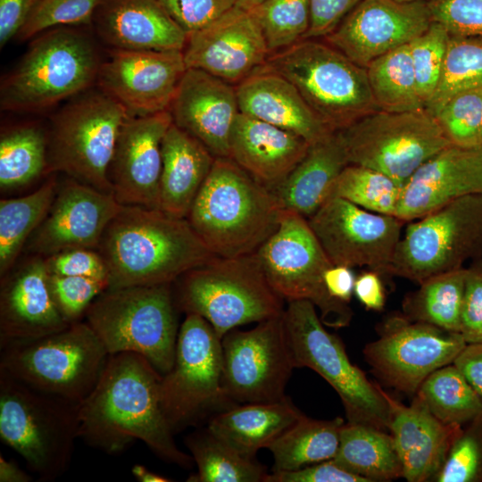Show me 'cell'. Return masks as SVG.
<instances>
[{
    "instance_id": "6da1fadb",
    "label": "cell",
    "mask_w": 482,
    "mask_h": 482,
    "mask_svg": "<svg viewBox=\"0 0 482 482\" xmlns=\"http://www.w3.org/2000/svg\"><path fill=\"white\" fill-rule=\"evenodd\" d=\"M161 378L142 355L111 354L97 384L79 403V438L109 454L140 440L162 460L191 468L192 456L178 447L163 413Z\"/></svg>"
},
{
    "instance_id": "7a4b0ae2",
    "label": "cell",
    "mask_w": 482,
    "mask_h": 482,
    "mask_svg": "<svg viewBox=\"0 0 482 482\" xmlns=\"http://www.w3.org/2000/svg\"><path fill=\"white\" fill-rule=\"evenodd\" d=\"M97 251L108 269V288L174 283L215 256L187 219L122 204Z\"/></svg>"
},
{
    "instance_id": "3957f363",
    "label": "cell",
    "mask_w": 482,
    "mask_h": 482,
    "mask_svg": "<svg viewBox=\"0 0 482 482\" xmlns=\"http://www.w3.org/2000/svg\"><path fill=\"white\" fill-rule=\"evenodd\" d=\"M281 209L273 193L230 158H215L187 217L218 257L254 253L277 229Z\"/></svg>"
},
{
    "instance_id": "277c9868",
    "label": "cell",
    "mask_w": 482,
    "mask_h": 482,
    "mask_svg": "<svg viewBox=\"0 0 482 482\" xmlns=\"http://www.w3.org/2000/svg\"><path fill=\"white\" fill-rule=\"evenodd\" d=\"M178 309L173 283L134 286L105 289L84 317L110 355L137 353L162 376L174 362Z\"/></svg>"
},
{
    "instance_id": "5b68a950",
    "label": "cell",
    "mask_w": 482,
    "mask_h": 482,
    "mask_svg": "<svg viewBox=\"0 0 482 482\" xmlns=\"http://www.w3.org/2000/svg\"><path fill=\"white\" fill-rule=\"evenodd\" d=\"M264 67L290 81L332 132L378 108L367 70L318 38H305L269 55Z\"/></svg>"
},
{
    "instance_id": "8992f818",
    "label": "cell",
    "mask_w": 482,
    "mask_h": 482,
    "mask_svg": "<svg viewBox=\"0 0 482 482\" xmlns=\"http://www.w3.org/2000/svg\"><path fill=\"white\" fill-rule=\"evenodd\" d=\"M102 62L89 36L61 26L36 36L1 84L2 110L33 112L78 96L96 81Z\"/></svg>"
},
{
    "instance_id": "52a82bcc",
    "label": "cell",
    "mask_w": 482,
    "mask_h": 482,
    "mask_svg": "<svg viewBox=\"0 0 482 482\" xmlns=\"http://www.w3.org/2000/svg\"><path fill=\"white\" fill-rule=\"evenodd\" d=\"M79 406L0 371V438L41 481L67 471L79 438Z\"/></svg>"
},
{
    "instance_id": "ba28073f",
    "label": "cell",
    "mask_w": 482,
    "mask_h": 482,
    "mask_svg": "<svg viewBox=\"0 0 482 482\" xmlns=\"http://www.w3.org/2000/svg\"><path fill=\"white\" fill-rule=\"evenodd\" d=\"M174 284L178 308L204 318L220 338L238 326L280 316L285 310L254 253L214 256Z\"/></svg>"
},
{
    "instance_id": "9c48e42d",
    "label": "cell",
    "mask_w": 482,
    "mask_h": 482,
    "mask_svg": "<svg viewBox=\"0 0 482 482\" xmlns=\"http://www.w3.org/2000/svg\"><path fill=\"white\" fill-rule=\"evenodd\" d=\"M0 350V371L46 394L79 404L97 384L110 356L85 320Z\"/></svg>"
},
{
    "instance_id": "30bf717a",
    "label": "cell",
    "mask_w": 482,
    "mask_h": 482,
    "mask_svg": "<svg viewBox=\"0 0 482 482\" xmlns=\"http://www.w3.org/2000/svg\"><path fill=\"white\" fill-rule=\"evenodd\" d=\"M283 320L295 368L312 369L334 388L348 422L389 432L390 408L384 390L351 362L343 342L325 328L314 304L288 302Z\"/></svg>"
},
{
    "instance_id": "8fae6325",
    "label": "cell",
    "mask_w": 482,
    "mask_h": 482,
    "mask_svg": "<svg viewBox=\"0 0 482 482\" xmlns=\"http://www.w3.org/2000/svg\"><path fill=\"white\" fill-rule=\"evenodd\" d=\"M128 116L125 108L101 89L79 94L52 117L46 173L62 172L112 193L109 168Z\"/></svg>"
},
{
    "instance_id": "7c38bea8",
    "label": "cell",
    "mask_w": 482,
    "mask_h": 482,
    "mask_svg": "<svg viewBox=\"0 0 482 482\" xmlns=\"http://www.w3.org/2000/svg\"><path fill=\"white\" fill-rule=\"evenodd\" d=\"M480 259L482 194H476L412 220L397 244L388 275L420 284Z\"/></svg>"
},
{
    "instance_id": "4fadbf2b",
    "label": "cell",
    "mask_w": 482,
    "mask_h": 482,
    "mask_svg": "<svg viewBox=\"0 0 482 482\" xmlns=\"http://www.w3.org/2000/svg\"><path fill=\"white\" fill-rule=\"evenodd\" d=\"M254 254L269 284L283 300L310 301L327 327L350 324L353 312L348 303L331 297L325 287L323 274L333 264L306 218L281 210L277 229Z\"/></svg>"
},
{
    "instance_id": "5bb4252c",
    "label": "cell",
    "mask_w": 482,
    "mask_h": 482,
    "mask_svg": "<svg viewBox=\"0 0 482 482\" xmlns=\"http://www.w3.org/2000/svg\"><path fill=\"white\" fill-rule=\"evenodd\" d=\"M337 133L349 164L373 169L402 184L451 145L426 108L402 112L378 110Z\"/></svg>"
},
{
    "instance_id": "9a60e30c",
    "label": "cell",
    "mask_w": 482,
    "mask_h": 482,
    "mask_svg": "<svg viewBox=\"0 0 482 482\" xmlns=\"http://www.w3.org/2000/svg\"><path fill=\"white\" fill-rule=\"evenodd\" d=\"M221 338L202 316L187 313L179 327L172 368L162 376L160 400L175 433L226 403L221 386Z\"/></svg>"
},
{
    "instance_id": "2e32d148",
    "label": "cell",
    "mask_w": 482,
    "mask_h": 482,
    "mask_svg": "<svg viewBox=\"0 0 482 482\" xmlns=\"http://www.w3.org/2000/svg\"><path fill=\"white\" fill-rule=\"evenodd\" d=\"M221 344L226 403H272L287 397L285 388L295 366L283 314L249 330L233 328Z\"/></svg>"
},
{
    "instance_id": "e0dca14e",
    "label": "cell",
    "mask_w": 482,
    "mask_h": 482,
    "mask_svg": "<svg viewBox=\"0 0 482 482\" xmlns=\"http://www.w3.org/2000/svg\"><path fill=\"white\" fill-rule=\"evenodd\" d=\"M378 338L368 343L363 356L383 384L414 395L435 370L453 362L466 345L458 332L391 313L378 326Z\"/></svg>"
},
{
    "instance_id": "ac0fdd59",
    "label": "cell",
    "mask_w": 482,
    "mask_h": 482,
    "mask_svg": "<svg viewBox=\"0 0 482 482\" xmlns=\"http://www.w3.org/2000/svg\"><path fill=\"white\" fill-rule=\"evenodd\" d=\"M307 220L333 265L367 267L388 275L403 220L340 197L329 198Z\"/></svg>"
},
{
    "instance_id": "d6986e66",
    "label": "cell",
    "mask_w": 482,
    "mask_h": 482,
    "mask_svg": "<svg viewBox=\"0 0 482 482\" xmlns=\"http://www.w3.org/2000/svg\"><path fill=\"white\" fill-rule=\"evenodd\" d=\"M187 69L183 51L112 49L96 81L129 116H146L169 110Z\"/></svg>"
},
{
    "instance_id": "ffe728a7",
    "label": "cell",
    "mask_w": 482,
    "mask_h": 482,
    "mask_svg": "<svg viewBox=\"0 0 482 482\" xmlns=\"http://www.w3.org/2000/svg\"><path fill=\"white\" fill-rule=\"evenodd\" d=\"M120 207L112 193L68 177L58 183L47 213L24 250L43 257L74 248L97 250L106 227Z\"/></svg>"
},
{
    "instance_id": "44dd1931",
    "label": "cell",
    "mask_w": 482,
    "mask_h": 482,
    "mask_svg": "<svg viewBox=\"0 0 482 482\" xmlns=\"http://www.w3.org/2000/svg\"><path fill=\"white\" fill-rule=\"evenodd\" d=\"M425 2L362 0L324 38L358 65L407 45L432 23Z\"/></svg>"
},
{
    "instance_id": "7402d4cb",
    "label": "cell",
    "mask_w": 482,
    "mask_h": 482,
    "mask_svg": "<svg viewBox=\"0 0 482 482\" xmlns=\"http://www.w3.org/2000/svg\"><path fill=\"white\" fill-rule=\"evenodd\" d=\"M187 69H197L237 86L266 63L270 52L249 11L235 5L187 36Z\"/></svg>"
},
{
    "instance_id": "603a6c76",
    "label": "cell",
    "mask_w": 482,
    "mask_h": 482,
    "mask_svg": "<svg viewBox=\"0 0 482 482\" xmlns=\"http://www.w3.org/2000/svg\"><path fill=\"white\" fill-rule=\"evenodd\" d=\"M171 124L169 110L125 119L108 173L119 204L159 209L162 144Z\"/></svg>"
},
{
    "instance_id": "cb8c5ba5",
    "label": "cell",
    "mask_w": 482,
    "mask_h": 482,
    "mask_svg": "<svg viewBox=\"0 0 482 482\" xmlns=\"http://www.w3.org/2000/svg\"><path fill=\"white\" fill-rule=\"evenodd\" d=\"M49 285L45 257L33 255L1 277L0 348L67 328Z\"/></svg>"
},
{
    "instance_id": "d4e9b609",
    "label": "cell",
    "mask_w": 482,
    "mask_h": 482,
    "mask_svg": "<svg viewBox=\"0 0 482 482\" xmlns=\"http://www.w3.org/2000/svg\"><path fill=\"white\" fill-rule=\"evenodd\" d=\"M169 111L172 123L215 158H229L230 136L240 113L236 86L204 71L187 69Z\"/></svg>"
},
{
    "instance_id": "484cf974",
    "label": "cell",
    "mask_w": 482,
    "mask_h": 482,
    "mask_svg": "<svg viewBox=\"0 0 482 482\" xmlns=\"http://www.w3.org/2000/svg\"><path fill=\"white\" fill-rule=\"evenodd\" d=\"M482 194V147L450 145L403 184L395 217L417 220L455 199Z\"/></svg>"
},
{
    "instance_id": "4316f807",
    "label": "cell",
    "mask_w": 482,
    "mask_h": 482,
    "mask_svg": "<svg viewBox=\"0 0 482 482\" xmlns=\"http://www.w3.org/2000/svg\"><path fill=\"white\" fill-rule=\"evenodd\" d=\"M390 408L389 433L409 482L434 480L462 426L437 420L414 395L408 406L384 391Z\"/></svg>"
},
{
    "instance_id": "83f0119b",
    "label": "cell",
    "mask_w": 482,
    "mask_h": 482,
    "mask_svg": "<svg viewBox=\"0 0 482 482\" xmlns=\"http://www.w3.org/2000/svg\"><path fill=\"white\" fill-rule=\"evenodd\" d=\"M91 26L112 49L183 51L187 40L157 0H101Z\"/></svg>"
},
{
    "instance_id": "f1b7e54d",
    "label": "cell",
    "mask_w": 482,
    "mask_h": 482,
    "mask_svg": "<svg viewBox=\"0 0 482 482\" xmlns=\"http://www.w3.org/2000/svg\"><path fill=\"white\" fill-rule=\"evenodd\" d=\"M309 147L300 136L240 112L230 136L229 158L272 191Z\"/></svg>"
},
{
    "instance_id": "f546056e",
    "label": "cell",
    "mask_w": 482,
    "mask_h": 482,
    "mask_svg": "<svg viewBox=\"0 0 482 482\" xmlns=\"http://www.w3.org/2000/svg\"><path fill=\"white\" fill-rule=\"evenodd\" d=\"M236 90L241 113L293 132L310 145L334 133L290 81L264 66L237 84Z\"/></svg>"
},
{
    "instance_id": "4dcf8cb0",
    "label": "cell",
    "mask_w": 482,
    "mask_h": 482,
    "mask_svg": "<svg viewBox=\"0 0 482 482\" xmlns=\"http://www.w3.org/2000/svg\"><path fill=\"white\" fill-rule=\"evenodd\" d=\"M162 157L159 209L173 217L187 219L215 157L173 123L162 139Z\"/></svg>"
},
{
    "instance_id": "1f68e13d",
    "label": "cell",
    "mask_w": 482,
    "mask_h": 482,
    "mask_svg": "<svg viewBox=\"0 0 482 482\" xmlns=\"http://www.w3.org/2000/svg\"><path fill=\"white\" fill-rule=\"evenodd\" d=\"M348 164L345 147L334 132L310 145L305 156L271 192L281 210L309 219L329 199L333 184Z\"/></svg>"
},
{
    "instance_id": "d6a6232c",
    "label": "cell",
    "mask_w": 482,
    "mask_h": 482,
    "mask_svg": "<svg viewBox=\"0 0 482 482\" xmlns=\"http://www.w3.org/2000/svg\"><path fill=\"white\" fill-rule=\"evenodd\" d=\"M304 414L287 396L272 403L229 408L212 417L208 430L243 456L254 459Z\"/></svg>"
},
{
    "instance_id": "836d02e7",
    "label": "cell",
    "mask_w": 482,
    "mask_h": 482,
    "mask_svg": "<svg viewBox=\"0 0 482 482\" xmlns=\"http://www.w3.org/2000/svg\"><path fill=\"white\" fill-rule=\"evenodd\" d=\"M368 482L403 478V468L389 432L362 423L345 422L333 459Z\"/></svg>"
},
{
    "instance_id": "e575fe53",
    "label": "cell",
    "mask_w": 482,
    "mask_h": 482,
    "mask_svg": "<svg viewBox=\"0 0 482 482\" xmlns=\"http://www.w3.org/2000/svg\"><path fill=\"white\" fill-rule=\"evenodd\" d=\"M344 424L339 417L320 420L303 415L269 446L273 470H295L334 459Z\"/></svg>"
},
{
    "instance_id": "d590c367",
    "label": "cell",
    "mask_w": 482,
    "mask_h": 482,
    "mask_svg": "<svg viewBox=\"0 0 482 482\" xmlns=\"http://www.w3.org/2000/svg\"><path fill=\"white\" fill-rule=\"evenodd\" d=\"M58 181L48 178L26 195L0 201V276L8 273L24 250L26 243L47 213Z\"/></svg>"
},
{
    "instance_id": "8d00e7d4",
    "label": "cell",
    "mask_w": 482,
    "mask_h": 482,
    "mask_svg": "<svg viewBox=\"0 0 482 482\" xmlns=\"http://www.w3.org/2000/svg\"><path fill=\"white\" fill-rule=\"evenodd\" d=\"M466 268L432 276L407 294L403 314L413 321L428 323L460 333Z\"/></svg>"
},
{
    "instance_id": "74e56055",
    "label": "cell",
    "mask_w": 482,
    "mask_h": 482,
    "mask_svg": "<svg viewBox=\"0 0 482 482\" xmlns=\"http://www.w3.org/2000/svg\"><path fill=\"white\" fill-rule=\"evenodd\" d=\"M366 70L378 110L402 112L425 108L418 93L409 44L378 57Z\"/></svg>"
},
{
    "instance_id": "f35d334b",
    "label": "cell",
    "mask_w": 482,
    "mask_h": 482,
    "mask_svg": "<svg viewBox=\"0 0 482 482\" xmlns=\"http://www.w3.org/2000/svg\"><path fill=\"white\" fill-rule=\"evenodd\" d=\"M186 445L197 466L190 482H265L269 473L254 459H249L214 436L206 428L186 439Z\"/></svg>"
},
{
    "instance_id": "ab89813d",
    "label": "cell",
    "mask_w": 482,
    "mask_h": 482,
    "mask_svg": "<svg viewBox=\"0 0 482 482\" xmlns=\"http://www.w3.org/2000/svg\"><path fill=\"white\" fill-rule=\"evenodd\" d=\"M415 396L445 424L463 426L482 415V401L453 363L432 372Z\"/></svg>"
},
{
    "instance_id": "60d3db41",
    "label": "cell",
    "mask_w": 482,
    "mask_h": 482,
    "mask_svg": "<svg viewBox=\"0 0 482 482\" xmlns=\"http://www.w3.org/2000/svg\"><path fill=\"white\" fill-rule=\"evenodd\" d=\"M47 132L38 125H21L2 132L0 187L7 190L28 185L46 172Z\"/></svg>"
},
{
    "instance_id": "b9f144b4",
    "label": "cell",
    "mask_w": 482,
    "mask_h": 482,
    "mask_svg": "<svg viewBox=\"0 0 482 482\" xmlns=\"http://www.w3.org/2000/svg\"><path fill=\"white\" fill-rule=\"evenodd\" d=\"M403 186L380 171L348 164L333 184L329 198L340 197L367 211L395 216Z\"/></svg>"
},
{
    "instance_id": "7bdbcfd3",
    "label": "cell",
    "mask_w": 482,
    "mask_h": 482,
    "mask_svg": "<svg viewBox=\"0 0 482 482\" xmlns=\"http://www.w3.org/2000/svg\"><path fill=\"white\" fill-rule=\"evenodd\" d=\"M482 89V37L451 36L435 94L425 108L434 113L453 96Z\"/></svg>"
},
{
    "instance_id": "ee69618b",
    "label": "cell",
    "mask_w": 482,
    "mask_h": 482,
    "mask_svg": "<svg viewBox=\"0 0 482 482\" xmlns=\"http://www.w3.org/2000/svg\"><path fill=\"white\" fill-rule=\"evenodd\" d=\"M270 54L303 39L311 21L310 0H264L249 11Z\"/></svg>"
},
{
    "instance_id": "f6af8a7d",
    "label": "cell",
    "mask_w": 482,
    "mask_h": 482,
    "mask_svg": "<svg viewBox=\"0 0 482 482\" xmlns=\"http://www.w3.org/2000/svg\"><path fill=\"white\" fill-rule=\"evenodd\" d=\"M433 115L451 145L481 147L482 89L453 96Z\"/></svg>"
},
{
    "instance_id": "bcb514c9",
    "label": "cell",
    "mask_w": 482,
    "mask_h": 482,
    "mask_svg": "<svg viewBox=\"0 0 482 482\" xmlns=\"http://www.w3.org/2000/svg\"><path fill=\"white\" fill-rule=\"evenodd\" d=\"M449 39V32L441 24L432 22L409 43L418 93L424 106L438 86Z\"/></svg>"
},
{
    "instance_id": "7dc6e473",
    "label": "cell",
    "mask_w": 482,
    "mask_h": 482,
    "mask_svg": "<svg viewBox=\"0 0 482 482\" xmlns=\"http://www.w3.org/2000/svg\"><path fill=\"white\" fill-rule=\"evenodd\" d=\"M101 0H37L16 37L27 40L61 26L92 24Z\"/></svg>"
},
{
    "instance_id": "c3c4849f",
    "label": "cell",
    "mask_w": 482,
    "mask_h": 482,
    "mask_svg": "<svg viewBox=\"0 0 482 482\" xmlns=\"http://www.w3.org/2000/svg\"><path fill=\"white\" fill-rule=\"evenodd\" d=\"M462 428L435 478L437 482H482V415Z\"/></svg>"
},
{
    "instance_id": "681fc988",
    "label": "cell",
    "mask_w": 482,
    "mask_h": 482,
    "mask_svg": "<svg viewBox=\"0 0 482 482\" xmlns=\"http://www.w3.org/2000/svg\"><path fill=\"white\" fill-rule=\"evenodd\" d=\"M49 285L60 312L70 323L82 320L91 303L108 288L105 280L50 273Z\"/></svg>"
},
{
    "instance_id": "f907efd6",
    "label": "cell",
    "mask_w": 482,
    "mask_h": 482,
    "mask_svg": "<svg viewBox=\"0 0 482 482\" xmlns=\"http://www.w3.org/2000/svg\"><path fill=\"white\" fill-rule=\"evenodd\" d=\"M431 20L451 36L482 37V0H429Z\"/></svg>"
},
{
    "instance_id": "816d5d0a",
    "label": "cell",
    "mask_w": 482,
    "mask_h": 482,
    "mask_svg": "<svg viewBox=\"0 0 482 482\" xmlns=\"http://www.w3.org/2000/svg\"><path fill=\"white\" fill-rule=\"evenodd\" d=\"M188 36L237 5V0H157Z\"/></svg>"
},
{
    "instance_id": "f5cc1de1",
    "label": "cell",
    "mask_w": 482,
    "mask_h": 482,
    "mask_svg": "<svg viewBox=\"0 0 482 482\" xmlns=\"http://www.w3.org/2000/svg\"><path fill=\"white\" fill-rule=\"evenodd\" d=\"M50 274L87 277L108 282L107 266L97 250L74 248L45 257Z\"/></svg>"
},
{
    "instance_id": "db71d44e",
    "label": "cell",
    "mask_w": 482,
    "mask_h": 482,
    "mask_svg": "<svg viewBox=\"0 0 482 482\" xmlns=\"http://www.w3.org/2000/svg\"><path fill=\"white\" fill-rule=\"evenodd\" d=\"M460 334L467 344L482 342V259L466 268Z\"/></svg>"
},
{
    "instance_id": "11a10c76",
    "label": "cell",
    "mask_w": 482,
    "mask_h": 482,
    "mask_svg": "<svg viewBox=\"0 0 482 482\" xmlns=\"http://www.w3.org/2000/svg\"><path fill=\"white\" fill-rule=\"evenodd\" d=\"M265 482H368L353 474L331 459L295 470H273Z\"/></svg>"
},
{
    "instance_id": "9f6ffc18",
    "label": "cell",
    "mask_w": 482,
    "mask_h": 482,
    "mask_svg": "<svg viewBox=\"0 0 482 482\" xmlns=\"http://www.w3.org/2000/svg\"><path fill=\"white\" fill-rule=\"evenodd\" d=\"M361 1L310 0V27L303 39L328 36Z\"/></svg>"
},
{
    "instance_id": "6f0895ef",
    "label": "cell",
    "mask_w": 482,
    "mask_h": 482,
    "mask_svg": "<svg viewBox=\"0 0 482 482\" xmlns=\"http://www.w3.org/2000/svg\"><path fill=\"white\" fill-rule=\"evenodd\" d=\"M37 0H0V46L17 36Z\"/></svg>"
},
{
    "instance_id": "680465c9",
    "label": "cell",
    "mask_w": 482,
    "mask_h": 482,
    "mask_svg": "<svg viewBox=\"0 0 482 482\" xmlns=\"http://www.w3.org/2000/svg\"><path fill=\"white\" fill-rule=\"evenodd\" d=\"M353 295L365 309L383 310L386 298L381 275L372 270L360 273L355 278Z\"/></svg>"
},
{
    "instance_id": "91938a15",
    "label": "cell",
    "mask_w": 482,
    "mask_h": 482,
    "mask_svg": "<svg viewBox=\"0 0 482 482\" xmlns=\"http://www.w3.org/2000/svg\"><path fill=\"white\" fill-rule=\"evenodd\" d=\"M453 363L482 401V342L466 344Z\"/></svg>"
},
{
    "instance_id": "94428289",
    "label": "cell",
    "mask_w": 482,
    "mask_h": 482,
    "mask_svg": "<svg viewBox=\"0 0 482 482\" xmlns=\"http://www.w3.org/2000/svg\"><path fill=\"white\" fill-rule=\"evenodd\" d=\"M355 275L351 267L331 265L323 274V281L328 295L349 303L353 295Z\"/></svg>"
},
{
    "instance_id": "6125c7cd",
    "label": "cell",
    "mask_w": 482,
    "mask_h": 482,
    "mask_svg": "<svg viewBox=\"0 0 482 482\" xmlns=\"http://www.w3.org/2000/svg\"><path fill=\"white\" fill-rule=\"evenodd\" d=\"M31 480V476L24 471L16 462L6 460L0 454L1 482H29Z\"/></svg>"
},
{
    "instance_id": "be15d7a7",
    "label": "cell",
    "mask_w": 482,
    "mask_h": 482,
    "mask_svg": "<svg viewBox=\"0 0 482 482\" xmlns=\"http://www.w3.org/2000/svg\"><path fill=\"white\" fill-rule=\"evenodd\" d=\"M131 472L133 474V476L139 481L141 482H168V481H171V479L166 478V477H163V476H161V475H158L151 470H149L148 469H146L145 467L140 465V464H137V465H134L132 470H131Z\"/></svg>"
},
{
    "instance_id": "e7e4bbea",
    "label": "cell",
    "mask_w": 482,
    "mask_h": 482,
    "mask_svg": "<svg viewBox=\"0 0 482 482\" xmlns=\"http://www.w3.org/2000/svg\"><path fill=\"white\" fill-rule=\"evenodd\" d=\"M263 1L264 0H237V5L246 11H250Z\"/></svg>"
},
{
    "instance_id": "03108f58",
    "label": "cell",
    "mask_w": 482,
    "mask_h": 482,
    "mask_svg": "<svg viewBox=\"0 0 482 482\" xmlns=\"http://www.w3.org/2000/svg\"><path fill=\"white\" fill-rule=\"evenodd\" d=\"M398 3H414V2H428L429 0H394Z\"/></svg>"
},
{
    "instance_id": "003e7915",
    "label": "cell",
    "mask_w": 482,
    "mask_h": 482,
    "mask_svg": "<svg viewBox=\"0 0 482 482\" xmlns=\"http://www.w3.org/2000/svg\"><path fill=\"white\" fill-rule=\"evenodd\" d=\"M481 147H482V138H481Z\"/></svg>"
}]
</instances>
